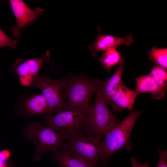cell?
<instances>
[{
  "label": "cell",
  "instance_id": "1",
  "mask_svg": "<svg viewBox=\"0 0 167 167\" xmlns=\"http://www.w3.org/2000/svg\"><path fill=\"white\" fill-rule=\"evenodd\" d=\"M143 109L130 111L121 122L114 126L106 134L105 140L100 146L99 160L104 165L110 156L118 151L125 148L130 151L132 146L131 135L135 123Z\"/></svg>",
  "mask_w": 167,
  "mask_h": 167
},
{
  "label": "cell",
  "instance_id": "2",
  "mask_svg": "<svg viewBox=\"0 0 167 167\" xmlns=\"http://www.w3.org/2000/svg\"><path fill=\"white\" fill-rule=\"evenodd\" d=\"M103 81L81 75L71 76L67 80V96L64 110L88 114L92 106V96Z\"/></svg>",
  "mask_w": 167,
  "mask_h": 167
},
{
  "label": "cell",
  "instance_id": "3",
  "mask_svg": "<svg viewBox=\"0 0 167 167\" xmlns=\"http://www.w3.org/2000/svg\"><path fill=\"white\" fill-rule=\"evenodd\" d=\"M99 87L95 92L94 102L88 113L83 128V132L88 136L105 135L112 128L120 122L102 99Z\"/></svg>",
  "mask_w": 167,
  "mask_h": 167
},
{
  "label": "cell",
  "instance_id": "4",
  "mask_svg": "<svg viewBox=\"0 0 167 167\" xmlns=\"http://www.w3.org/2000/svg\"><path fill=\"white\" fill-rule=\"evenodd\" d=\"M24 138L31 140L35 147L33 161L41 160V154L46 152H54L62 147L65 140L52 127L37 122L29 123L24 131Z\"/></svg>",
  "mask_w": 167,
  "mask_h": 167
},
{
  "label": "cell",
  "instance_id": "5",
  "mask_svg": "<svg viewBox=\"0 0 167 167\" xmlns=\"http://www.w3.org/2000/svg\"><path fill=\"white\" fill-rule=\"evenodd\" d=\"M31 86L41 91L48 103V115L64 110L68 92L67 82L65 79H52L47 75H38Z\"/></svg>",
  "mask_w": 167,
  "mask_h": 167
},
{
  "label": "cell",
  "instance_id": "6",
  "mask_svg": "<svg viewBox=\"0 0 167 167\" xmlns=\"http://www.w3.org/2000/svg\"><path fill=\"white\" fill-rule=\"evenodd\" d=\"M88 114L66 110L54 115L44 114V124L55 129L65 140L73 138L82 131Z\"/></svg>",
  "mask_w": 167,
  "mask_h": 167
},
{
  "label": "cell",
  "instance_id": "7",
  "mask_svg": "<svg viewBox=\"0 0 167 167\" xmlns=\"http://www.w3.org/2000/svg\"><path fill=\"white\" fill-rule=\"evenodd\" d=\"M101 139L100 136H87L82 131L76 137L66 140L61 148L93 167H97Z\"/></svg>",
  "mask_w": 167,
  "mask_h": 167
},
{
  "label": "cell",
  "instance_id": "8",
  "mask_svg": "<svg viewBox=\"0 0 167 167\" xmlns=\"http://www.w3.org/2000/svg\"><path fill=\"white\" fill-rule=\"evenodd\" d=\"M50 57L49 51L42 56L35 58L17 59L11 68V72L18 77L21 84L30 86L35 81L39 70L45 62H49Z\"/></svg>",
  "mask_w": 167,
  "mask_h": 167
},
{
  "label": "cell",
  "instance_id": "9",
  "mask_svg": "<svg viewBox=\"0 0 167 167\" xmlns=\"http://www.w3.org/2000/svg\"><path fill=\"white\" fill-rule=\"evenodd\" d=\"M9 2L16 21V26L11 29L15 36H20L22 28L31 25L45 11L38 7L32 9L23 0H10Z\"/></svg>",
  "mask_w": 167,
  "mask_h": 167
},
{
  "label": "cell",
  "instance_id": "10",
  "mask_svg": "<svg viewBox=\"0 0 167 167\" xmlns=\"http://www.w3.org/2000/svg\"><path fill=\"white\" fill-rule=\"evenodd\" d=\"M98 36L92 44L89 45L88 48L91 55L96 56L97 53L101 51H106L111 49H116L122 45L129 46L133 42V36L128 35L124 37H117L110 35H104L100 32V29L98 27Z\"/></svg>",
  "mask_w": 167,
  "mask_h": 167
},
{
  "label": "cell",
  "instance_id": "11",
  "mask_svg": "<svg viewBox=\"0 0 167 167\" xmlns=\"http://www.w3.org/2000/svg\"><path fill=\"white\" fill-rule=\"evenodd\" d=\"M137 96L134 90L127 88L122 82L112 96L110 104L116 111L121 112L125 109H128L129 112L131 111Z\"/></svg>",
  "mask_w": 167,
  "mask_h": 167
},
{
  "label": "cell",
  "instance_id": "12",
  "mask_svg": "<svg viewBox=\"0 0 167 167\" xmlns=\"http://www.w3.org/2000/svg\"><path fill=\"white\" fill-rule=\"evenodd\" d=\"M124 62V57L122 56L115 72L107 80L104 81L99 87L101 96L107 105L110 104L112 96L117 91L119 85L122 82Z\"/></svg>",
  "mask_w": 167,
  "mask_h": 167
},
{
  "label": "cell",
  "instance_id": "13",
  "mask_svg": "<svg viewBox=\"0 0 167 167\" xmlns=\"http://www.w3.org/2000/svg\"><path fill=\"white\" fill-rule=\"evenodd\" d=\"M134 90L137 95L141 93H150L151 97L155 99L163 98L166 92L161 88L148 74L137 78Z\"/></svg>",
  "mask_w": 167,
  "mask_h": 167
},
{
  "label": "cell",
  "instance_id": "14",
  "mask_svg": "<svg viewBox=\"0 0 167 167\" xmlns=\"http://www.w3.org/2000/svg\"><path fill=\"white\" fill-rule=\"evenodd\" d=\"M23 109L28 116L48 114V103L42 94H33L26 99L23 104Z\"/></svg>",
  "mask_w": 167,
  "mask_h": 167
},
{
  "label": "cell",
  "instance_id": "15",
  "mask_svg": "<svg viewBox=\"0 0 167 167\" xmlns=\"http://www.w3.org/2000/svg\"><path fill=\"white\" fill-rule=\"evenodd\" d=\"M51 159L60 167H93L85 161L60 149L54 152Z\"/></svg>",
  "mask_w": 167,
  "mask_h": 167
},
{
  "label": "cell",
  "instance_id": "16",
  "mask_svg": "<svg viewBox=\"0 0 167 167\" xmlns=\"http://www.w3.org/2000/svg\"><path fill=\"white\" fill-rule=\"evenodd\" d=\"M122 56L116 49H111L105 51L99 60L104 69L109 72L112 67L118 65Z\"/></svg>",
  "mask_w": 167,
  "mask_h": 167
},
{
  "label": "cell",
  "instance_id": "17",
  "mask_svg": "<svg viewBox=\"0 0 167 167\" xmlns=\"http://www.w3.org/2000/svg\"><path fill=\"white\" fill-rule=\"evenodd\" d=\"M148 74L161 89H167V71L166 69L153 63V67Z\"/></svg>",
  "mask_w": 167,
  "mask_h": 167
},
{
  "label": "cell",
  "instance_id": "18",
  "mask_svg": "<svg viewBox=\"0 0 167 167\" xmlns=\"http://www.w3.org/2000/svg\"><path fill=\"white\" fill-rule=\"evenodd\" d=\"M148 59L153 63L167 69V49L158 48L154 46L149 52Z\"/></svg>",
  "mask_w": 167,
  "mask_h": 167
},
{
  "label": "cell",
  "instance_id": "19",
  "mask_svg": "<svg viewBox=\"0 0 167 167\" xmlns=\"http://www.w3.org/2000/svg\"><path fill=\"white\" fill-rule=\"evenodd\" d=\"M18 43V40L11 39L0 28V49L5 46H9L14 49Z\"/></svg>",
  "mask_w": 167,
  "mask_h": 167
},
{
  "label": "cell",
  "instance_id": "20",
  "mask_svg": "<svg viewBox=\"0 0 167 167\" xmlns=\"http://www.w3.org/2000/svg\"><path fill=\"white\" fill-rule=\"evenodd\" d=\"M131 161L132 167H149L147 162L143 164H139L136 159L135 157L131 158Z\"/></svg>",
  "mask_w": 167,
  "mask_h": 167
},
{
  "label": "cell",
  "instance_id": "21",
  "mask_svg": "<svg viewBox=\"0 0 167 167\" xmlns=\"http://www.w3.org/2000/svg\"><path fill=\"white\" fill-rule=\"evenodd\" d=\"M8 164L9 167H16L11 161L8 162Z\"/></svg>",
  "mask_w": 167,
  "mask_h": 167
},
{
  "label": "cell",
  "instance_id": "22",
  "mask_svg": "<svg viewBox=\"0 0 167 167\" xmlns=\"http://www.w3.org/2000/svg\"><path fill=\"white\" fill-rule=\"evenodd\" d=\"M0 167H9L8 163L6 165H0Z\"/></svg>",
  "mask_w": 167,
  "mask_h": 167
}]
</instances>
